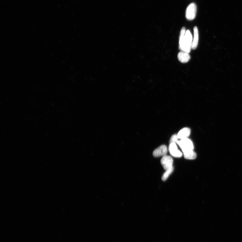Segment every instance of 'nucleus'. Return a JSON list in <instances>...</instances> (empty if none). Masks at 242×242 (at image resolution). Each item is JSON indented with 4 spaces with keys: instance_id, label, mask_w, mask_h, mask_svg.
I'll use <instances>...</instances> for the list:
<instances>
[{
    "instance_id": "obj_1",
    "label": "nucleus",
    "mask_w": 242,
    "mask_h": 242,
    "mask_svg": "<svg viewBox=\"0 0 242 242\" xmlns=\"http://www.w3.org/2000/svg\"><path fill=\"white\" fill-rule=\"evenodd\" d=\"M192 36L189 30L186 31L185 27L182 29L179 39V49L182 52L189 53L192 49Z\"/></svg>"
},
{
    "instance_id": "obj_2",
    "label": "nucleus",
    "mask_w": 242,
    "mask_h": 242,
    "mask_svg": "<svg viewBox=\"0 0 242 242\" xmlns=\"http://www.w3.org/2000/svg\"><path fill=\"white\" fill-rule=\"evenodd\" d=\"M177 144L181 149L183 152L194 149V147L193 142L191 140L188 138L181 139L180 140L178 141Z\"/></svg>"
},
{
    "instance_id": "obj_3",
    "label": "nucleus",
    "mask_w": 242,
    "mask_h": 242,
    "mask_svg": "<svg viewBox=\"0 0 242 242\" xmlns=\"http://www.w3.org/2000/svg\"><path fill=\"white\" fill-rule=\"evenodd\" d=\"M197 7L196 5L194 3L188 5L187 8L186 16L187 19L189 20L194 19L196 16Z\"/></svg>"
},
{
    "instance_id": "obj_4",
    "label": "nucleus",
    "mask_w": 242,
    "mask_h": 242,
    "mask_svg": "<svg viewBox=\"0 0 242 242\" xmlns=\"http://www.w3.org/2000/svg\"><path fill=\"white\" fill-rule=\"evenodd\" d=\"M173 160L172 157L168 156H163L161 160V164L165 170L173 167Z\"/></svg>"
},
{
    "instance_id": "obj_5",
    "label": "nucleus",
    "mask_w": 242,
    "mask_h": 242,
    "mask_svg": "<svg viewBox=\"0 0 242 242\" xmlns=\"http://www.w3.org/2000/svg\"><path fill=\"white\" fill-rule=\"evenodd\" d=\"M168 150L171 156L176 158H180L183 155L182 153L178 149L176 144L174 143H170Z\"/></svg>"
},
{
    "instance_id": "obj_6",
    "label": "nucleus",
    "mask_w": 242,
    "mask_h": 242,
    "mask_svg": "<svg viewBox=\"0 0 242 242\" xmlns=\"http://www.w3.org/2000/svg\"><path fill=\"white\" fill-rule=\"evenodd\" d=\"M168 152V148L165 145H162L157 148L153 152L154 156L157 157L166 155Z\"/></svg>"
},
{
    "instance_id": "obj_7",
    "label": "nucleus",
    "mask_w": 242,
    "mask_h": 242,
    "mask_svg": "<svg viewBox=\"0 0 242 242\" xmlns=\"http://www.w3.org/2000/svg\"><path fill=\"white\" fill-rule=\"evenodd\" d=\"M178 58L181 62L185 63L190 60L191 57L188 52L181 51L178 54Z\"/></svg>"
},
{
    "instance_id": "obj_8",
    "label": "nucleus",
    "mask_w": 242,
    "mask_h": 242,
    "mask_svg": "<svg viewBox=\"0 0 242 242\" xmlns=\"http://www.w3.org/2000/svg\"><path fill=\"white\" fill-rule=\"evenodd\" d=\"M191 130L188 127H185L181 130L177 134L178 138L180 139L188 138L190 135Z\"/></svg>"
},
{
    "instance_id": "obj_9",
    "label": "nucleus",
    "mask_w": 242,
    "mask_h": 242,
    "mask_svg": "<svg viewBox=\"0 0 242 242\" xmlns=\"http://www.w3.org/2000/svg\"><path fill=\"white\" fill-rule=\"evenodd\" d=\"M199 35L198 29L196 26H195L194 28V38L192 41V49H196L198 42H199Z\"/></svg>"
},
{
    "instance_id": "obj_10",
    "label": "nucleus",
    "mask_w": 242,
    "mask_h": 242,
    "mask_svg": "<svg viewBox=\"0 0 242 242\" xmlns=\"http://www.w3.org/2000/svg\"><path fill=\"white\" fill-rule=\"evenodd\" d=\"M184 156L185 159L190 160L195 159L196 157V154L193 150H190L183 152Z\"/></svg>"
},
{
    "instance_id": "obj_11",
    "label": "nucleus",
    "mask_w": 242,
    "mask_h": 242,
    "mask_svg": "<svg viewBox=\"0 0 242 242\" xmlns=\"http://www.w3.org/2000/svg\"><path fill=\"white\" fill-rule=\"evenodd\" d=\"M173 167L166 170L165 172L163 174L162 177V179L163 181H165L168 178L169 176L173 173Z\"/></svg>"
},
{
    "instance_id": "obj_12",
    "label": "nucleus",
    "mask_w": 242,
    "mask_h": 242,
    "mask_svg": "<svg viewBox=\"0 0 242 242\" xmlns=\"http://www.w3.org/2000/svg\"><path fill=\"white\" fill-rule=\"evenodd\" d=\"M178 137L177 136V135L176 134H175V135H174L172 136H171L170 140V143H174L177 144V143L178 141Z\"/></svg>"
}]
</instances>
